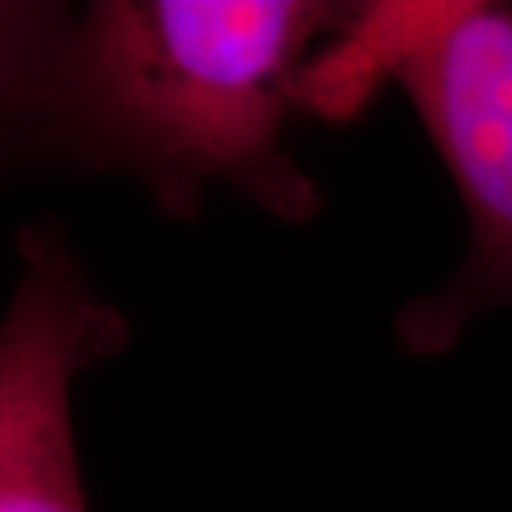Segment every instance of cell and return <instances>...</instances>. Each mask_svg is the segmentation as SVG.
I'll use <instances>...</instances> for the list:
<instances>
[{
	"label": "cell",
	"mask_w": 512,
	"mask_h": 512,
	"mask_svg": "<svg viewBox=\"0 0 512 512\" xmlns=\"http://www.w3.org/2000/svg\"><path fill=\"white\" fill-rule=\"evenodd\" d=\"M0 313V512H89L72 390L128 348L131 325L55 217L20 225Z\"/></svg>",
	"instance_id": "3957f363"
},
{
	"label": "cell",
	"mask_w": 512,
	"mask_h": 512,
	"mask_svg": "<svg viewBox=\"0 0 512 512\" xmlns=\"http://www.w3.org/2000/svg\"><path fill=\"white\" fill-rule=\"evenodd\" d=\"M72 6L0 0V180L49 165V103Z\"/></svg>",
	"instance_id": "277c9868"
},
{
	"label": "cell",
	"mask_w": 512,
	"mask_h": 512,
	"mask_svg": "<svg viewBox=\"0 0 512 512\" xmlns=\"http://www.w3.org/2000/svg\"><path fill=\"white\" fill-rule=\"evenodd\" d=\"M382 77L419 114L470 225L456 274L393 322L404 353L441 356L484 313L512 308V3H353L305 66L299 106L342 117Z\"/></svg>",
	"instance_id": "7a4b0ae2"
},
{
	"label": "cell",
	"mask_w": 512,
	"mask_h": 512,
	"mask_svg": "<svg viewBox=\"0 0 512 512\" xmlns=\"http://www.w3.org/2000/svg\"><path fill=\"white\" fill-rule=\"evenodd\" d=\"M353 3L94 0L74 9L49 103V165L126 177L171 220L228 185L285 222L322 211L282 131L319 40Z\"/></svg>",
	"instance_id": "6da1fadb"
}]
</instances>
